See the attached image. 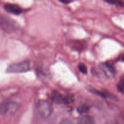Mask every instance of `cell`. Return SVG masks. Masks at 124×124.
I'll use <instances>...</instances> for the list:
<instances>
[{
  "mask_svg": "<svg viewBox=\"0 0 124 124\" xmlns=\"http://www.w3.org/2000/svg\"><path fill=\"white\" fill-rule=\"evenodd\" d=\"M77 124H96L94 117L88 115L82 116L78 119Z\"/></svg>",
  "mask_w": 124,
  "mask_h": 124,
  "instance_id": "9",
  "label": "cell"
},
{
  "mask_svg": "<svg viewBox=\"0 0 124 124\" xmlns=\"http://www.w3.org/2000/svg\"><path fill=\"white\" fill-rule=\"evenodd\" d=\"M90 107L85 104H82V105H79L78 107L77 108L78 112L79 114H84L87 113L90 110Z\"/></svg>",
  "mask_w": 124,
  "mask_h": 124,
  "instance_id": "10",
  "label": "cell"
},
{
  "mask_svg": "<svg viewBox=\"0 0 124 124\" xmlns=\"http://www.w3.org/2000/svg\"></svg>",
  "mask_w": 124,
  "mask_h": 124,
  "instance_id": "16",
  "label": "cell"
},
{
  "mask_svg": "<svg viewBox=\"0 0 124 124\" xmlns=\"http://www.w3.org/2000/svg\"><path fill=\"white\" fill-rule=\"evenodd\" d=\"M59 124H74L73 122L71 121V120L69 119H64L62 120Z\"/></svg>",
  "mask_w": 124,
  "mask_h": 124,
  "instance_id": "13",
  "label": "cell"
},
{
  "mask_svg": "<svg viewBox=\"0 0 124 124\" xmlns=\"http://www.w3.org/2000/svg\"><path fill=\"white\" fill-rule=\"evenodd\" d=\"M100 70L105 76L108 78H112L116 75V70L113 65L110 63L104 62L99 65Z\"/></svg>",
  "mask_w": 124,
  "mask_h": 124,
  "instance_id": "5",
  "label": "cell"
},
{
  "mask_svg": "<svg viewBox=\"0 0 124 124\" xmlns=\"http://www.w3.org/2000/svg\"><path fill=\"white\" fill-rule=\"evenodd\" d=\"M36 111L38 116L43 119L48 118L52 114V108L47 101L39 100L36 102Z\"/></svg>",
  "mask_w": 124,
  "mask_h": 124,
  "instance_id": "1",
  "label": "cell"
},
{
  "mask_svg": "<svg viewBox=\"0 0 124 124\" xmlns=\"http://www.w3.org/2000/svg\"><path fill=\"white\" fill-rule=\"evenodd\" d=\"M117 90H118L119 92L121 93H124V79L123 78H122L120 81V82H119L118 85H117Z\"/></svg>",
  "mask_w": 124,
  "mask_h": 124,
  "instance_id": "12",
  "label": "cell"
},
{
  "mask_svg": "<svg viewBox=\"0 0 124 124\" xmlns=\"http://www.w3.org/2000/svg\"><path fill=\"white\" fill-rule=\"evenodd\" d=\"M62 3H64V4H69L71 2V1H60Z\"/></svg>",
  "mask_w": 124,
  "mask_h": 124,
  "instance_id": "15",
  "label": "cell"
},
{
  "mask_svg": "<svg viewBox=\"0 0 124 124\" xmlns=\"http://www.w3.org/2000/svg\"><path fill=\"white\" fill-rule=\"evenodd\" d=\"M78 69L79 70L81 71L82 73L83 74H87V68L86 65L83 63L81 62L78 65Z\"/></svg>",
  "mask_w": 124,
  "mask_h": 124,
  "instance_id": "11",
  "label": "cell"
},
{
  "mask_svg": "<svg viewBox=\"0 0 124 124\" xmlns=\"http://www.w3.org/2000/svg\"><path fill=\"white\" fill-rule=\"evenodd\" d=\"M52 99L53 102L56 104H69L73 102L74 101L73 96L64 97L57 91H54L52 94Z\"/></svg>",
  "mask_w": 124,
  "mask_h": 124,
  "instance_id": "4",
  "label": "cell"
},
{
  "mask_svg": "<svg viewBox=\"0 0 124 124\" xmlns=\"http://www.w3.org/2000/svg\"><path fill=\"white\" fill-rule=\"evenodd\" d=\"M88 91L91 93H93L94 94H96V95L100 96L102 98H110V99H113V100H115L116 99V96H113V94H110V93H108L107 92H101V91H98L97 90L94 89V88H92V87H88Z\"/></svg>",
  "mask_w": 124,
  "mask_h": 124,
  "instance_id": "8",
  "label": "cell"
},
{
  "mask_svg": "<svg viewBox=\"0 0 124 124\" xmlns=\"http://www.w3.org/2000/svg\"><path fill=\"white\" fill-rule=\"evenodd\" d=\"M18 28V24L13 19L8 17L0 15V29L5 32L11 33L17 30Z\"/></svg>",
  "mask_w": 124,
  "mask_h": 124,
  "instance_id": "2",
  "label": "cell"
},
{
  "mask_svg": "<svg viewBox=\"0 0 124 124\" xmlns=\"http://www.w3.org/2000/svg\"><path fill=\"white\" fill-rule=\"evenodd\" d=\"M16 104L15 103L13 102L12 101H7L2 102L0 104V114L1 115H6L7 114L11 109L13 108V107H15V105Z\"/></svg>",
  "mask_w": 124,
  "mask_h": 124,
  "instance_id": "7",
  "label": "cell"
},
{
  "mask_svg": "<svg viewBox=\"0 0 124 124\" xmlns=\"http://www.w3.org/2000/svg\"><path fill=\"white\" fill-rule=\"evenodd\" d=\"M4 8L7 12L16 15H18L23 12V8L20 6L15 4H6L4 6Z\"/></svg>",
  "mask_w": 124,
  "mask_h": 124,
  "instance_id": "6",
  "label": "cell"
},
{
  "mask_svg": "<svg viewBox=\"0 0 124 124\" xmlns=\"http://www.w3.org/2000/svg\"><path fill=\"white\" fill-rule=\"evenodd\" d=\"M30 70V62L29 61H24L19 63L9 65L6 71L10 73H21L29 71Z\"/></svg>",
  "mask_w": 124,
  "mask_h": 124,
  "instance_id": "3",
  "label": "cell"
},
{
  "mask_svg": "<svg viewBox=\"0 0 124 124\" xmlns=\"http://www.w3.org/2000/svg\"><path fill=\"white\" fill-rule=\"evenodd\" d=\"M106 2L107 3L111 4H117L120 6H123V4L122 2H120V1H106Z\"/></svg>",
  "mask_w": 124,
  "mask_h": 124,
  "instance_id": "14",
  "label": "cell"
}]
</instances>
